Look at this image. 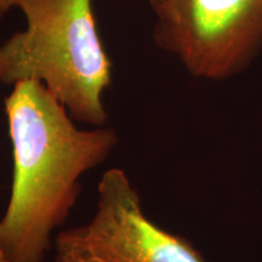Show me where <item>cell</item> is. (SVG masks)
<instances>
[{
  "instance_id": "obj_6",
  "label": "cell",
  "mask_w": 262,
  "mask_h": 262,
  "mask_svg": "<svg viewBox=\"0 0 262 262\" xmlns=\"http://www.w3.org/2000/svg\"><path fill=\"white\" fill-rule=\"evenodd\" d=\"M147 2H148V4L150 5V8H152L153 11H155V10L160 5L162 0H147Z\"/></svg>"
},
{
  "instance_id": "obj_5",
  "label": "cell",
  "mask_w": 262,
  "mask_h": 262,
  "mask_svg": "<svg viewBox=\"0 0 262 262\" xmlns=\"http://www.w3.org/2000/svg\"><path fill=\"white\" fill-rule=\"evenodd\" d=\"M19 0H0V22L12 8H18Z\"/></svg>"
},
{
  "instance_id": "obj_2",
  "label": "cell",
  "mask_w": 262,
  "mask_h": 262,
  "mask_svg": "<svg viewBox=\"0 0 262 262\" xmlns=\"http://www.w3.org/2000/svg\"><path fill=\"white\" fill-rule=\"evenodd\" d=\"M18 9L26 29L0 44V84L40 81L73 119L103 126L112 62L91 0H19Z\"/></svg>"
},
{
  "instance_id": "obj_3",
  "label": "cell",
  "mask_w": 262,
  "mask_h": 262,
  "mask_svg": "<svg viewBox=\"0 0 262 262\" xmlns=\"http://www.w3.org/2000/svg\"><path fill=\"white\" fill-rule=\"evenodd\" d=\"M153 40L189 74L225 80L262 54V0H162Z\"/></svg>"
},
{
  "instance_id": "obj_1",
  "label": "cell",
  "mask_w": 262,
  "mask_h": 262,
  "mask_svg": "<svg viewBox=\"0 0 262 262\" xmlns=\"http://www.w3.org/2000/svg\"><path fill=\"white\" fill-rule=\"evenodd\" d=\"M4 103L14 176L0 219V262H42L51 233L78 201L79 178L108 158L118 135L111 127L78 129L37 80L16 83Z\"/></svg>"
},
{
  "instance_id": "obj_4",
  "label": "cell",
  "mask_w": 262,
  "mask_h": 262,
  "mask_svg": "<svg viewBox=\"0 0 262 262\" xmlns=\"http://www.w3.org/2000/svg\"><path fill=\"white\" fill-rule=\"evenodd\" d=\"M97 189L93 220L55 238V262H206L191 242L147 217L124 170H107Z\"/></svg>"
}]
</instances>
